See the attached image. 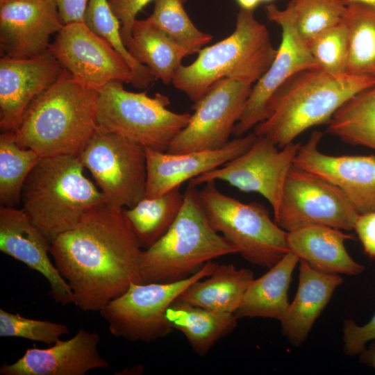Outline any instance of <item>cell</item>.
Masks as SVG:
<instances>
[{
    "label": "cell",
    "mask_w": 375,
    "mask_h": 375,
    "mask_svg": "<svg viewBox=\"0 0 375 375\" xmlns=\"http://www.w3.org/2000/svg\"><path fill=\"white\" fill-rule=\"evenodd\" d=\"M143 249L123 208L103 203L51 243L50 254L83 311H99L132 283H142Z\"/></svg>",
    "instance_id": "1"
},
{
    "label": "cell",
    "mask_w": 375,
    "mask_h": 375,
    "mask_svg": "<svg viewBox=\"0 0 375 375\" xmlns=\"http://www.w3.org/2000/svg\"><path fill=\"white\" fill-rule=\"evenodd\" d=\"M169 98L160 93L125 90L122 82L112 81L99 92L98 128L117 133L144 148L166 152L174 138L188 124L190 113L167 108Z\"/></svg>",
    "instance_id": "7"
},
{
    "label": "cell",
    "mask_w": 375,
    "mask_h": 375,
    "mask_svg": "<svg viewBox=\"0 0 375 375\" xmlns=\"http://www.w3.org/2000/svg\"><path fill=\"white\" fill-rule=\"evenodd\" d=\"M69 333L68 326L61 323L24 317L0 309V336L15 337L51 345Z\"/></svg>",
    "instance_id": "36"
},
{
    "label": "cell",
    "mask_w": 375,
    "mask_h": 375,
    "mask_svg": "<svg viewBox=\"0 0 375 375\" xmlns=\"http://www.w3.org/2000/svg\"><path fill=\"white\" fill-rule=\"evenodd\" d=\"M353 229L365 254L375 259V211L359 214Z\"/></svg>",
    "instance_id": "39"
},
{
    "label": "cell",
    "mask_w": 375,
    "mask_h": 375,
    "mask_svg": "<svg viewBox=\"0 0 375 375\" xmlns=\"http://www.w3.org/2000/svg\"><path fill=\"white\" fill-rule=\"evenodd\" d=\"M299 260L289 251L267 272L253 278L235 312L236 317H263L281 322L290 305L288 292L292 273Z\"/></svg>",
    "instance_id": "24"
},
{
    "label": "cell",
    "mask_w": 375,
    "mask_h": 375,
    "mask_svg": "<svg viewBox=\"0 0 375 375\" xmlns=\"http://www.w3.org/2000/svg\"><path fill=\"white\" fill-rule=\"evenodd\" d=\"M215 182L199 191L210 224L247 261L271 268L289 252L288 232L272 220L265 206L224 194Z\"/></svg>",
    "instance_id": "8"
},
{
    "label": "cell",
    "mask_w": 375,
    "mask_h": 375,
    "mask_svg": "<svg viewBox=\"0 0 375 375\" xmlns=\"http://www.w3.org/2000/svg\"><path fill=\"white\" fill-rule=\"evenodd\" d=\"M374 85L375 76L347 74L335 77L321 69L299 72L276 91L266 119L253 133L283 148L310 128L327 124L344 103Z\"/></svg>",
    "instance_id": "3"
},
{
    "label": "cell",
    "mask_w": 375,
    "mask_h": 375,
    "mask_svg": "<svg viewBox=\"0 0 375 375\" xmlns=\"http://www.w3.org/2000/svg\"><path fill=\"white\" fill-rule=\"evenodd\" d=\"M237 253L213 228L197 186L189 183L181 210L167 231L141 256L142 283L185 279L205 263Z\"/></svg>",
    "instance_id": "6"
},
{
    "label": "cell",
    "mask_w": 375,
    "mask_h": 375,
    "mask_svg": "<svg viewBox=\"0 0 375 375\" xmlns=\"http://www.w3.org/2000/svg\"><path fill=\"white\" fill-rule=\"evenodd\" d=\"M83 22L124 57L132 70L135 88H146L156 80L149 68L139 63L129 53L121 36L120 22L108 0H88Z\"/></svg>",
    "instance_id": "32"
},
{
    "label": "cell",
    "mask_w": 375,
    "mask_h": 375,
    "mask_svg": "<svg viewBox=\"0 0 375 375\" xmlns=\"http://www.w3.org/2000/svg\"><path fill=\"white\" fill-rule=\"evenodd\" d=\"M174 329L181 331L193 351L205 356L222 338L237 326L235 313L217 312L176 299L167 310Z\"/></svg>",
    "instance_id": "26"
},
{
    "label": "cell",
    "mask_w": 375,
    "mask_h": 375,
    "mask_svg": "<svg viewBox=\"0 0 375 375\" xmlns=\"http://www.w3.org/2000/svg\"><path fill=\"white\" fill-rule=\"evenodd\" d=\"M64 68L48 50L30 58L0 59V128L15 131L38 95L49 88Z\"/></svg>",
    "instance_id": "18"
},
{
    "label": "cell",
    "mask_w": 375,
    "mask_h": 375,
    "mask_svg": "<svg viewBox=\"0 0 375 375\" xmlns=\"http://www.w3.org/2000/svg\"><path fill=\"white\" fill-rule=\"evenodd\" d=\"M265 12L267 19L281 27V40L270 67L251 88L233 129L236 138L243 136L266 119L271 98L289 78L303 70L320 69L297 32L292 3L290 1L283 10L269 3Z\"/></svg>",
    "instance_id": "15"
},
{
    "label": "cell",
    "mask_w": 375,
    "mask_h": 375,
    "mask_svg": "<svg viewBox=\"0 0 375 375\" xmlns=\"http://www.w3.org/2000/svg\"><path fill=\"white\" fill-rule=\"evenodd\" d=\"M252 83L223 78L214 83L192 108L188 125L166 152L185 153L224 147L233 134L250 94Z\"/></svg>",
    "instance_id": "12"
},
{
    "label": "cell",
    "mask_w": 375,
    "mask_h": 375,
    "mask_svg": "<svg viewBox=\"0 0 375 375\" xmlns=\"http://www.w3.org/2000/svg\"><path fill=\"white\" fill-rule=\"evenodd\" d=\"M218 265L210 260L188 278L169 283H132L125 292L99 312L110 333L130 342H151L170 334L169 306L195 281L209 276Z\"/></svg>",
    "instance_id": "9"
},
{
    "label": "cell",
    "mask_w": 375,
    "mask_h": 375,
    "mask_svg": "<svg viewBox=\"0 0 375 375\" xmlns=\"http://www.w3.org/2000/svg\"><path fill=\"white\" fill-rule=\"evenodd\" d=\"M299 263L297 291L280 322L283 335L297 347L306 341L316 319L343 282L339 274L319 272L302 260Z\"/></svg>",
    "instance_id": "22"
},
{
    "label": "cell",
    "mask_w": 375,
    "mask_h": 375,
    "mask_svg": "<svg viewBox=\"0 0 375 375\" xmlns=\"http://www.w3.org/2000/svg\"><path fill=\"white\" fill-rule=\"evenodd\" d=\"M56 5L59 15L65 24L83 22L88 0H52Z\"/></svg>",
    "instance_id": "40"
},
{
    "label": "cell",
    "mask_w": 375,
    "mask_h": 375,
    "mask_svg": "<svg viewBox=\"0 0 375 375\" xmlns=\"http://www.w3.org/2000/svg\"><path fill=\"white\" fill-rule=\"evenodd\" d=\"M83 169L78 155L42 157L24 183L22 209L51 243L87 211L106 203Z\"/></svg>",
    "instance_id": "4"
},
{
    "label": "cell",
    "mask_w": 375,
    "mask_h": 375,
    "mask_svg": "<svg viewBox=\"0 0 375 375\" xmlns=\"http://www.w3.org/2000/svg\"><path fill=\"white\" fill-rule=\"evenodd\" d=\"M260 1H261V2L270 3V2H272V1H274V0H260Z\"/></svg>",
    "instance_id": "44"
},
{
    "label": "cell",
    "mask_w": 375,
    "mask_h": 375,
    "mask_svg": "<svg viewBox=\"0 0 375 375\" xmlns=\"http://www.w3.org/2000/svg\"><path fill=\"white\" fill-rule=\"evenodd\" d=\"M359 213L336 185L292 166L274 222L286 232L310 226L353 229Z\"/></svg>",
    "instance_id": "11"
},
{
    "label": "cell",
    "mask_w": 375,
    "mask_h": 375,
    "mask_svg": "<svg viewBox=\"0 0 375 375\" xmlns=\"http://www.w3.org/2000/svg\"><path fill=\"white\" fill-rule=\"evenodd\" d=\"M306 45L321 69L335 77L347 74L349 39L343 22L318 34Z\"/></svg>",
    "instance_id": "35"
},
{
    "label": "cell",
    "mask_w": 375,
    "mask_h": 375,
    "mask_svg": "<svg viewBox=\"0 0 375 375\" xmlns=\"http://www.w3.org/2000/svg\"><path fill=\"white\" fill-rule=\"evenodd\" d=\"M51 243L22 209L1 206L0 251L41 274L56 303H74L73 292L48 255Z\"/></svg>",
    "instance_id": "19"
},
{
    "label": "cell",
    "mask_w": 375,
    "mask_h": 375,
    "mask_svg": "<svg viewBox=\"0 0 375 375\" xmlns=\"http://www.w3.org/2000/svg\"><path fill=\"white\" fill-rule=\"evenodd\" d=\"M339 1L342 3H343L345 6H348L350 5H355V4L375 6V0H339Z\"/></svg>",
    "instance_id": "43"
},
{
    "label": "cell",
    "mask_w": 375,
    "mask_h": 375,
    "mask_svg": "<svg viewBox=\"0 0 375 375\" xmlns=\"http://www.w3.org/2000/svg\"><path fill=\"white\" fill-rule=\"evenodd\" d=\"M353 239L342 230L326 226H310L288 232L289 251L319 272L331 274L357 276L365 267L354 260L344 243Z\"/></svg>",
    "instance_id": "23"
},
{
    "label": "cell",
    "mask_w": 375,
    "mask_h": 375,
    "mask_svg": "<svg viewBox=\"0 0 375 375\" xmlns=\"http://www.w3.org/2000/svg\"><path fill=\"white\" fill-rule=\"evenodd\" d=\"M49 51L82 86L99 92L112 81L134 85L124 57L84 22L65 24Z\"/></svg>",
    "instance_id": "14"
},
{
    "label": "cell",
    "mask_w": 375,
    "mask_h": 375,
    "mask_svg": "<svg viewBox=\"0 0 375 375\" xmlns=\"http://www.w3.org/2000/svg\"><path fill=\"white\" fill-rule=\"evenodd\" d=\"M155 0H108L110 6L121 25V36L126 45L131 39L133 24L138 12Z\"/></svg>",
    "instance_id": "38"
},
{
    "label": "cell",
    "mask_w": 375,
    "mask_h": 375,
    "mask_svg": "<svg viewBox=\"0 0 375 375\" xmlns=\"http://www.w3.org/2000/svg\"><path fill=\"white\" fill-rule=\"evenodd\" d=\"M297 32L307 44L322 32L341 23L346 6L339 0H292Z\"/></svg>",
    "instance_id": "34"
},
{
    "label": "cell",
    "mask_w": 375,
    "mask_h": 375,
    "mask_svg": "<svg viewBox=\"0 0 375 375\" xmlns=\"http://www.w3.org/2000/svg\"><path fill=\"white\" fill-rule=\"evenodd\" d=\"M257 138L253 133L235 138L222 148L169 153L145 148L147 198L159 197L206 172L223 166L246 152Z\"/></svg>",
    "instance_id": "20"
},
{
    "label": "cell",
    "mask_w": 375,
    "mask_h": 375,
    "mask_svg": "<svg viewBox=\"0 0 375 375\" xmlns=\"http://www.w3.org/2000/svg\"><path fill=\"white\" fill-rule=\"evenodd\" d=\"M99 335L79 329L67 340L60 339L46 349L29 348L12 364L4 363L1 375H84L107 369L109 362L99 351Z\"/></svg>",
    "instance_id": "21"
},
{
    "label": "cell",
    "mask_w": 375,
    "mask_h": 375,
    "mask_svg": "<svg viewBox=\"0 0 375 375\" xmlns=\"http://www.w3.org/2000/svg\"><path fill=\"white\" fill-rule=\"evenodd\" d=\"M52 0H0L3 56L30 58L49 50V39L63 28Z\"/></svg>",
    "instance_id": "17"
},
{
    "label": "cell",
    "mask_w": 375,
    "mask_h": 375,
    "mask_svg": "<svg viewBox=\"0 0 375 375\" xmlns=\"http://www.w3.org/2000/svg\"><path fill=\"white\" fill-rule=\"evenodd\" d=\"M326 125V133L343 142L375 151V85L348 99Z\"/></svg>",
    "instance_id": "29"
},
{
    "label": "cell",
    "mask_w": 375,
    "mask_h": 375,
    "mask_svg": "<svg viewBox=\"0 0 375 375\" xmlns=\"http://www.w3.org/2000/svg\"><path fill=\"white\" fill-rule=\"evenodd\" d=\"M342 22L349 39L347 74L375 76V6H346Z\"/></svg>",
    "instance_id": "30"
},
{
    "label": "cell",
    "mask_w": 375,
    "mask_h": 375,
    "mask_svg": "<svg viewBox=\"0 0 375 375\" xmlns=\"http://www.w3.org/2000/svg\"><path fill=\"white\" fill-rule=\"evenodd\" d=\"M109 205L128 208L145 196V148L117 133L98 128L78 154Z\"/></svg>",
    "instance_id": "10"
},
{
    "label": "cell",
    "mask_w": 375,
    "mask_h": 375,
    "mask_svg": "<svg viewBox=\"0 0 375 375\" xmlns=\"http://www.w3.org/2000/svg\"><path fill=\"white\" fill-rule=\"evenodd\" d=\"M342 333L344 353L349 356L359 355L368 342L375 340V312L371 319L362 326L352 319H345Z\"/></svg>",
    "instance_id": "37"
},
{
    "label": "cell",
    "mask_w": 375,
    "mask_h": 375,
    "mask_svg": "<svg viewBox=\"0 0 375 375\" xmlns=\"http://www.w3.org/2000/svg\"><path fill=\"white\" fill-rule=\"evenodd\" d=\"M300 145L292 142L279 148L269 138L257 136L246 152L222 167L192 178L190 183L197 186L223 181L242 192L260 194L270 203L275 216Z\"/></svg>",
    "instance_id": "13"
},
{
    "label": "cell",
    "mask_w": 375,
    "mask_h": 375,
    "mask_svg": "<svg viewBox=\"0 0 375 375\" xmlns=\"http://www.w3.org/2000/svg\"><path fill=\"white\" fill-rule=\"evenodd\" d=\"M99 92L76 83L64 69L35 97L14 131L17 143L42 157L78 155L98 129Z\"/></svg>",
    "instance_id": "2"
},
{
    "label": "cell",
    "mask_w": 375,
    "mask_h": 375,
    "mask_svg": "<svg viewBox=\"0 0 375 375\" xmlns=\"http://www.w3.org/2000/svg\"><path fill=\"white\" fill-rule=\"evenodd\" d=\"M236 1L240 9L247 10H254L262 3L260 0H236Z\"/></svg>",
    "instance_id": "42"
},
{
    "label": "cell",
    "mask_w": 375,
    "mask_h": 375,
    "mask_svg": "<svg viewBox=\"0 0 375 375\" xmlns=\"http://www.w3.org/2000/svg\"><path fill=\"white\" fill-rule=\"evenodd\" d=\"M186 0H155L147 19L184 48L189 55L198 53L212 36L198 29L184 8Z\"/></svg>",
    "instance_id": "33"
},
{
    "label": "cell",
    "mask_w": 375,
    "mask_h": 375,
    "mask_svg": "<svg viewBox=\"0 0 375 375\" xmlns=\"http://www.w3.org/2000/svg\"><path fill=\"white\" fill-rule=\"evenodd\" d=\"M198 53L193 62L178 68L172 81L193 103L223 78L256 83L270 67L277 49L267 27L255 18L254 10L240 9L234 31Z\"/></svg>",
    "instance_id": "5"
},
{
    "label": "cell",
    "mask_w": 375,
    "mask_h": 375,
    "mask_svg": "<svg viewBox=\"0 0 375 375\" xmlns=\"http://www.w3.org/2000/svg\"><path fill=\"white\" fill-rule=\"evenodd\" d=\"M131 56L149 68L156 79L172 83L188 52L147 19H135L126 44Z\"/></svg>",
    "instance_id": "27"
},
{
    "label": "cell",
    "mask_w": 375,
    "mask_h": 375,
    "mask_svg": "<svg viewBox=\"0 0 375 375\" xmlns=\"http://www.w3.org/2000/svg\"><path fill=\"white\" fill-rule=\"evenodd\" d=\"M322 135L315 131L301 144L294 166L338 187L359 214L375 211V155L324 153L319 149Z\"/></svg>",
    "instance_id": "16"
},
{
    "label": "cell",
    "mask_w": 375,
    "mask_h": 375,
    "mask_svg": "<svg viewBox=\"0 0 375 375\" xmlns=\"http://www.w3.org/2000/svg\"><path fill=\"white\" fill-rule=\"evenodd\" d=\"M253 278L249 269L218 264L207 278L192 283L178 298L208 310L235 313Z\"/></svg>",
    "instance_id": "25"
},
{
    "label": "cell",
    "mask_w": 375,
    "mask_h": 375,
    "mask_svg": "<svg viewBox=\"0 0 375 375\" xmlns=\"http://www.w3.org/2000/svg\"><path fill=\"white\" fill-rule=\"evenodd\" d=\"M184 201V194L176 186L155 198L142 199L131 208H123L124 215L143 249L156 242L170 228Z\"/></svg>",
    "instance_id": "28"
},
{
    "label": "cell",
    "mask_w": 375,
    "mask_h": 375,
    "mask_svg": "<svg viewBox=\"0 0 375 375\" xmlns=\"http://www.w3.org/2000/svg\"><path fill=\"white\" fill-rule=\"evenodd\" d=\"M34 150L20 146L14 131L0 135V203L15 207L22 200L24 183L40 159Z\"/></svg>",
    "instance_id": "31"
},
{
    "label": "cell",
    "mask_w": 375,
    "mask_h": 375,
    "mask_svg": "<svg viewBox=\"0 0 375 375\" xmlns=\"http://www.w3.org/2000/svg\"><path fill=\"white\" fill-rule=\"evenodd\" d=\"M360 362L375 370V340L358 355Z\"/></svg>",
    "instance_id": "41"
}]
</instances>
